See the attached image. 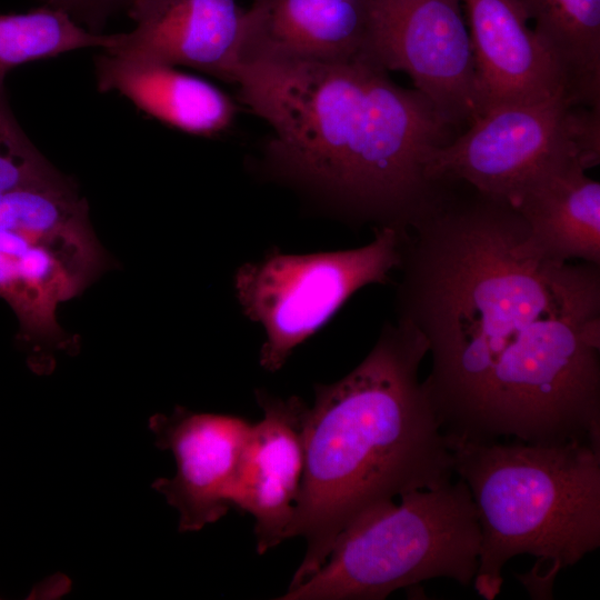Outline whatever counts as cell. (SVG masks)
<instances>
[{"mask_svg":"<svg viewBox=\"0 0 600 600\" xmlns=\"http://www.w3.org/2000/svg\"><path fill=\"white\" fill-rule=\"evenodd\" d=\"M573 104L600 108V0H521Z\"/></svg>","mask_w":600,"mask_h":600,"instance_id":"17","label":"cell"},{"mask_svg":"<svg viewBox=\"0 0 600 600\" xmlns=\"http://www.w3.org/2000/svg\"><path fill=\"white\" fill-rule=\"evenodd\" d=\"M401 260L402 231L380 227L370 243L357 249L271 253L243 264L234 287L244 313L264 329L261 367L278 371L356 291L388 281Z\"/></svg>","mask_w":600,"mask_h":600,"instance_id":"7","label":"cell"},{"mask_svg":"<svg viewBox=\"0 0 600 600\" xmlns=\"http://www.w3.org/2000/svg\"><path fill=\"white\" fill-rule=\"evenodd\" d=\"M106 264L87 202L68 178L0 194V297L19 321V339L34 353L41 344L63 348L58 307Z\"/></svg>","mask_w":600,"mask_h":600,"instance_id":"6","label":"cell"},{"mask_svg":"<svg viewBox=\"0 0 600 600\" xmlns=\"http://www.w3.org/2000/svg\"><path fill=\"white\" fill-rule=\"evenodd\" d=\"M461 2L473 52L479 117L502 106L567 97L554 61L528 26L521 0Z\"/></svg>","mask_w":600,"mask_h":600,"instance_id":"13","label":"cell"},{"mask_svg":"<svg viewBox=\"0 0 600 600\" xmlns=\"http://www.w3.org/2000/svg\"><path fill=\"white\" fill-rule=\"evenodd\" d=\"M156 446L176 461L152 488L179 513V531H199L227 514L252 423L242 417L177 407L149 419Z\"/></svg>","mask_w":600,"mask_h":600,"instance_id":"10","label":"cell"},{"mask_svg":"<svg viewBox=\"0 0 600 600\" xmlns=\"http://www.w3.org/2000/svg\"><path fill=\"white\" fill-rule=\"evenodd\" d=\"M364 57L406 72L457 129L479 118L473 52L461 0H363Z\"/></svg>","mask_w":600,"mask_h":600,"instance_id":"9","label":"cell"},{"mask_svg":"<svg viewBox=\"0 0 600 600\" xmlns=\"http://www.w3.org/2000/svg\"><path fill=\"white\" fill-rule=\"evenodd\" d=\"M42 6L69 14L77 23L93 33H102L109 18L127 9L132 0H37Z\"/></svg>","mask_w":600,"mask_h":600,"instance_id":"20","label":"cell"},{"mask_svg":"<svg viewBox=\"0 0 600 600\" xmlns=\"http://www.w3.org/2000/svg\"><path fill=\"white\" fill-rule=\"evenodd\" d=\"M448 442L480 527L474 590L496 599L504 564L530 554L532 569L516 577L533 599H551L558 573L600 546V450L578 441Z\"/></svg>","mask_w":600,"mask_h":600,"instance_id":"4","label":"cell"},{"mask_svg":"<svg viewBox=\"0 0 600 600\" xmlns=\"http://www.w3.org/2000/svg\"><path fill=\"white\" fill-rule=\"evenodd\" d=\"M399 268L398 319L426 339L449 441L600 450V264L542 256L512 206L442 179Z\"/></svg>","mask_w":600,"mask_h":600,"instance_id":"1","label":"cell"},{"mask_svg":"<svg viewBox=\"0 0 600 600\" xmlns=\"http://www.w3.org/2000/svg\"><path fill=\"white\" fill-rule=\"evenodd\" d=\"M240 100L272 134L268 159L351 213L406 230L429 201L428 162L458 134L418 90L361 57L317 62L250 53Z\"/></svg>","mask_w":600,"mask_h":600,"instance_id":"2","label":"cell"},{"mask_svg":"<svg viewBox=\"0 0 600 600\" xmlns=\"http://www.w3.org/2000/svg\"><path fill=\"white\" fill-rule=\"evenodd\" d=\"M477 509L461 479L379 504L337 536L321 567L280 600H383L448 578L473 582L480 550Z\"/></svg>","mask_w":600,"mask_h":600,"instance_id":"5","label":"cell"},{"mask_svg":"<svg viewBox=\"0 0 600 600\" xmlns=\"http://www.w3.org/2000/svg\"><path fill=\"white\" fill-rule=\"evenodd\" d=\"M256 397L263 416L251 427L232 507L253 518L257 552L264 554L288 539L304 472L308 407L298 397Z\"/></svg>","mask_w":600,"mask_h":600,"instance_id":"12","label":"cell"},{"mask_svg":"<svg viewBox=\"0 0 600 600\" xmlns=\"http://www.w3.org/2000/svg\"><path fill=\"white\" fill-rule=\"evenodd\" d=\"M600 162V108L568 97L499 107L431 156L430 180H459L511 204L541 168L567 154Z\"/></svg>","mask_w":600,"mask_h":600,"instance_id":"8","label":"cell"},{"mask_svg":"<svg viewBox=\"0 0 600 600\" xmlns=\"http://www.w3.org/2000/svg\"><path fill=\"white\" fill-rule=\"evenodd\" d=\"M582 154L558 158L534 173L511 204L542 256L600 264V183L586 172Z\"/></svg>","mask_w":600,"mask_h":600,"instance_id":"14","label":"cell"},{"mask_svg":"<svg viewBox=\"0 0 600 600\" xmlns=\"http://www.w3.org/2000/svg\"><path fill=\"white\" fill-rule=\"evenodd\" d=\"M114 41L116 33H93L63 11L46 6L0 14V82L23 63L86 48L107 50Z\"/></svg>","mask_w":600,"mask_h":600,"instance_id":"18","label":"cell"},{"mask_svg":"<svg viewBox=\"0 0 600 600\" xmlns=\"http://www.w3.org/2000/svg\"><path fill=\"white\" fill-rule=\"evenodd\" d=\"M130 32L116 33L107 53L189 67L234 83L248 31L237 0H132Z\"/></svg>","mask_w":600,"mask_h":600,"instance_id":"11","label":"cell"},{"mask_svg":"<svg viewBox=\"0 0 600 600\" xmlns=\"http://www.w3.org/2000/svg\"><path fill=\"white\" fill-rule=\"evenodd\" d=\"M247 10L242 58L264 53L337 63L364 57L363 0H252Z\"/></svg>","mask_w":600,"mask_h":600,"instance_id":"15","label":"cell"},{"mask_svg":"<svg viewBox=\"0 0 600 600\" xmlns=\"http://www.w3.org/2000/svg\"><path fill=\"white\" fill-rule=\"evenodd\" d=\"M67 178L34 147L18 124L0 82V194Z\"/></svg>","mask_w":600,"mask_h":600,"instance_id":"19","label":"cell"},{"mask_svg":"<svg viewBox=\"0 0 600 600\" xmlns=\"http://www.w3.org/2000/svg\"><path fill=\"white\" fill-rule=\"evenodd\" d=\"M427 353L421 332L398 319L351 372L316 387L288 531V539L302 537L307 550L289 587L321 567L339 532L359 516L452 480L449 442L419 379Z\"/></svg>","mask_w":600,"mask_h":600,"instance_id":"3","label":"cell"},{"mask_svg":"<svg viewBox=\"0 0 600 600\" xmlns=\"http://www.w3.org/2000/svg\"><path fill=\"white\" fill-rule=\"evenodd\" d=\"M101 92L116 91L137 108L180 131L211 137L234 120V102L203 78L178 67L100 54L96 59Z\"/></svg>","mask_w":600,"mask_h":600,"instance_id":"16","label":"cell"}]
</instances>
